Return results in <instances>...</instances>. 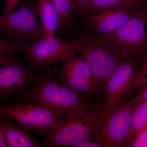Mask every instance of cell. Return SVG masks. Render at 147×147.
<instances>
[{
  "label": "cell",
  "mask_w": 147,
  "mask_h": 147,
  "mask_svg": "<svg viewBox=\"0 0 147 147\" xmlns=\"http://www.w3.org/2000/svg\"><path fill=\"white\" fill-rule=\"evenodd\" d=\"M7 147L6 144L1 131L0 130V147Z\"/></svg>",
  "instance_id": "obj_27"
},
{
  "label": "cell",
  "mask_w": 147,
  "mask_h": 147,
  "mask_svg": "<svg viewBox=\"0 0 147 147\" xmlns=\"http://www.w3.org/2000/svg\"><path fill=\"white\" fill-rule=\"evenodd\" d=\"M109 9L147 10V5L143 0H89L83 15Z\"/></svg>",
  "instance_id": "obj_15"
},
{
  "label": "cell",
  "mask_w": 147,
  "mask_h": 147,
  "mask_svg": "<svg viewBox=\"0 0 147 147\" xmlns=\"http://www.w3.org/2000/svg\"><path fill=\"white\" fill-rule=\"evenodd\" d=\"M62 68L84 77L97 85L92 74L85 59L77 53L62 61Z\"/></svg>",
  "instance_id": "obj_16"
},
{
  "label": "cell",
  "mask_w": 147,
  "mask_h": 147,
  "mask_svg": "<svg viewBox=\"0 0 147 147\" xmlns=\"http://www.w3.org/2000/svg\"><path fill=\"white\" fill-rule=\"evenodd\" d=\"M147 84V55L142 60L133 87V92L141 89Z\"/></svg>",
  "instance_id": "obj_20"
},
{
  "label": "cell",
  "mask_w": 147,
  "mask_h": 147,
  "mask_svg": "<svg viewBox=\"0 0 147 147\" xmlns=\"http://www.w3.org/2000/svg\"><path fill=\"white\" fill-rule=\"evenodd\" d=\"M98 38L123 56L141 57L147 49V10L140 11L112 34Z\"/></svg>",
  "instance_id": "obj_6"
},
{
  "label": "cell",
  "mask_w": 147,
  "mask_h": 147,
  "mask_svg": "<svg viewBox=\"0 0 147 147\" xmlns=\"http://www.w3.org/2000/svg\"><path fill=\"white\" fill-rule=\"evenodd\" d=\"M23 59V58H16L15 57L6 56L0 54V65L19 61Z\"/></svg>",
  "instance_id": "obj_25"
},
{
  "label": "cell",
  "mask_w": 147,
  "mask_h": 147,
  "mask_svg": "<svg viewBox=\"0 0 147 147\" xmlns=\"http://www.w3.org/2000/svg\"><path fill=\"white\" fill-rule=\"evenodd\" d=\"M136 59L123 62L105 83V100L100 127L122 105L123 99L133 93L138 71Z\"/></svg>",
  "instance_id": "obj_8"
},
{
  "label": "cell",
  "mask_w": 147,
  "mask_h": 147,
  "mask_svg": "<svg viewBox=\"0 0 147 147\" xmlns=\"http://www.w3.org/2000/svg\"><path fill=\"white\" fill-rule=\"evenodd\" d=\"M147 127V101H144L134 105L131 117V129L125 146Z\"/></svg>",
  "instance_id": "obj_17"
},
{
  "label": "cell",
  "mask_w": 147,
  "mask_h": 147,
  "mask_svg": "<svg viewBox=\"0 0 147 147\" xmlns=\"http://www.w3.org/2000/svg\"><path fill=\"white\" fill-rule=\"evenodd\" d=\"M0 116L13 120L26 130L34 131L44 138L67 118L26 102L0 103Z\"/></svg>",
  "instance_id": "obj_5"
},
{
  "label": "cell",
  "mask_w": 147,
  "mask_h": 147,
  "mask_svg": "<svg viewBox=\"0 0 147 147\" xmlns=\"http://www.w3.org/2000/svg\"><path fill=\"white\" fill-rule=\"evenodd\" d=\"M38 71L25 57L19 61L0 65V103L22 102Z\"/></svg>",
  "instance_id": "obj_7"
},
{
  "label": "cell",
  "mask_w": 147,
  "mask_h": 147,
  "mask_svg": "<svg viewBox=\"0 0 147 147\" xmlns=\"http://www.w3.org/2000/svg\"><path fill=\"white\" fill-rule=\"evenodd\" d=\"M79 37L82 40L79 53L88 64L97 85L105 84L123 61V55L101 42L90 31L81 32Z\"/></svg>",
  "instance_id": "obj_4"
},
{
  "label": "cell",
  "mask_w": 147,
  "mask_h": 147,
  "mask_svg": "<svg viewBox=\"0 0 147 147\" xmlns=\"http://www.w3.org/2000/svg\"><path fill=\"white\" fill-rule=\"evenodd\" d=\"M28 48L13 40L0 37V54L2 55L13 57L21 54L26 55Z\"/></svg>",
  "instance_id": "obj_19"
},
{
  "label": "cell",
  "mask_w": 147,
  "mask_h": 147,
  "mask_svg": "<svg viewBox=\"0 0 147 147\" xmlns=\"http://www.w3.org/2000/svg\"><path fill=\"white\" fill-rule=\"evenodd\" d=\"M101 145L96 142H92L91 140L83 141L74 146V147H100Z\"/></svg>",
  "instance_id": "obj_26"
},
{
  "label": "cell",
  "mask_w": 147,
  "mask_h": 147,
  "mask_svg": "<svg viewBox=\"0 0 147 147\" xmlns=\"http://www.w3.org/2000/svg\"><path fill=\"white\" fill-rule=\"evenodd\" d=\"M0 130L7 147H40L44 146L43 140L38 141L29 133L28 130L6 117L0 116Z\"/></svg>",
  "instance_id": "obj_12"
},
{
  "label": "cell",
  "mask_w": 147,
  "mask_h": 147,
  "mask_svg": "<svg viewBox=\"0 0 147 147\" xmlns=\"http://www.w3.org/2000/svg\"><path fill=\"white\" fill-rule=\"evenodd\" d=\"M126 146L147 147V127L137 134Z\"/></svg>",
  "instance_id": "obj_21"
},
{
  "label": "cell",
  "mask_w": 147,
  "mask_h": 147,
  "mask_svg": "<svg viewBox=\"0 0 147 147\" xmlns=\"http://www.w3.org/2000/svg\"><path fill=\"white\" fill-rule=\"evenodd\" d=\"M57 9L59 26L58 31H64L71 28L72 26L71 15L74 12L72 0H52Z\"/></svg>",
  "instance_id": "obj_18"
},
{
  "label": "cell",
  "mask_w": 147,
  "mask_h": 147,
  "mask_svg": "<svg viewBox=\"0 0 147 147\" xmlns=\"http://www.w3.org/2000/svg\"><path fill=\"white\" fill-rule=\"evenodd\" d=\"M143 1H144L145 2L147 3V0H143Z\"/></svg>",
  "instance_id": "obj_28"
},
{
  "label": "cell",
  "mask_w": 147,
  "mask_h": 147,
  "mask_svg": "<svg viewBox=\"0 0 147 147\" xmlns=\"http://www.w3.org/2000/svg\"><path fill=\"white\" fill-rule=\"evenodd\" d=\"M132 98L134 105L140 102L147 101V84L141 88L139 92Z\"/></svg>",
  "instance_id": "obj_24"
},
{
  "label": "cell",
  "mask_w": 147,
  "mask_h": 147,
  "mask_svg": "<svg viewBox=\"0 0 147 147\" xmlns=\"http://www.w3.org/2000/svg\"><path fill=\"white\" fill-rule=\"evenodd\" d=\"M102 108L91 107L85 112L67 117L43 139L47 147H74L96 137L103 114Z\"/></svg>",
  "instance_id": "obj_2"
},
{
  "label": "cell",
  "mask_w": 147,
  "mask_h": 147,
  "mask_svg": "<svg viewBox=\"0 0 147 147\" xmlns=\"http://www.w3.org/2000/svg\"><path fill=\"white\" fill-rule=\"evenodd\" d=\"M0 34L29 47L46 36L38 13L36 1L26 0L6 16L0 15Z\"/></svg>",
  "instance_id": "obj_3"
},
{
  "label": "cell",
  "mask_w": 147,
  "mask_h": 147,
  "mask_svg": "<svg viewBox=\"0 0 147 147\" xmlns=\"http://www.w3.org/2000/svg\"><path fill=\"white\" fill-rule=\"evenodd\" d=\"M82 40H66L57 36H45L28 48L25 57L36 68H45L51 63L61 62L69 56L79 53Z\"/></svg>",
  "instance_id": "obj_9"
},
{
  "label": "cell",
  "mask_w": 147,
  "mask_h": 147,
  "mask_svg": "<svg viewBox=\"0 0 147 147\" xmlns=\"http://www.w3.org/2000/svg\"><path fill=\"white\" fill-rule=\"evenodd\" d=\"M141 10L104 9L84 14L81 17L90 31L97 37L102 38L115 32Z\"/></svg>",
  "instance_id": "obj_11"
},
{
  "label": "cell",
  "mask_w": 147,
  "mask_h": 147,
  "mask_svg": "<svg viewBox=\"0 0 147 147\" xmlns=\"http://www.w3.org/2000/svg\"><path fill=\"white\" fill-rule=\"evenodd\" d=\"M72 1L74 6V11L80 16H82L85 13L89 0H72Z\"/></svg>",
  "instance_id": "obj_23"
},
{
  "label": "cell",
  "mask_w": 147,
  "mask_h": 147,
  "mask_svg": "<svg viewBox=\"0 0 147 147\" xmlns=\"http://www.w3.org/2000/svg\"><path fill=\"white\" fill-rule=\"evenodd\" d=\"M38 13L45 34L47 36L56 35L59 26V19L52 0H36Z\"/></svg>",
  "instance_id": "obj_14"
},
{
  "label": "cell",
  "mask_w": 147,
  "mask_h": 147,
  "mask_svg": "<svg viewBox=\"0 0 147 147\" xmlns=\"http://www.w3.org/2000/svg\"><path fill=\"white\" fill-rule=\"evenodd\" d=\"M22 0H5L4 5L2 16H7L15 10Z\"/></svg>",
  "instance_id": "obj_22"
},
{
  "label": "cell",
  "mask_w": 147,
  "mask_h": 147,
  "mask_svg": "<svg viewBox=\"0 0 147 147\" xmlns=\"http://www.w3.org/2000/svg\"><path fill=\"white\" fill-rule=\"evenodd\" d=\"M134 105L131 98L111 115L100 127L96 142L103 147L125 146L131 127Z\"/></svg>",
  "instance_id": "obj_10"
},
{
  "label": "cell",
  "mask_w": 147,
  "mask_h": 147,
  "mask_svg": "<svg viewBox=\"0 0 147 147\" xmlns=\"http://www.w3.org/2000/svg\"><path fill=\"white\" fill-rule=\"evenodd\" d=\"M57 75L64 86L73 91L91 98L95 92L96 84L89 80L56 66Z\"/></svg>",
  "instance_id": "obj_13"
},
{
  "label": "cell",
  "mask_w": 147,
  "mask_h": 147,
  "mask_svg": "<svg viewBox=\"0 0 147 147\" xmlns=\"http://www.w3.org/2000/svg\"><path fill=\"white\" fill-rule=\"evenodd\" d=\"M88 99L64 86L57 75L56 66L52 68L49 65L39 69L36 80L21 102L32 103L69 117L91 107Z\"/></svg>",
  "instance_id": "obj_1"
}]
</instances>
